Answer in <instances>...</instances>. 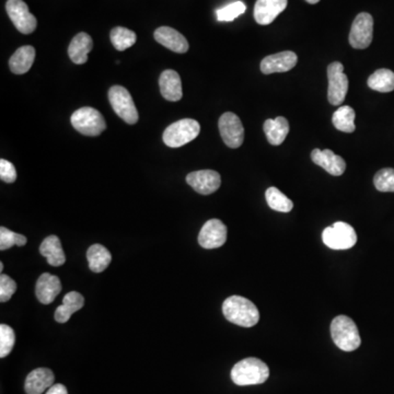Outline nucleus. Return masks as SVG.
Segmentation results:
<instances>
[{"label":"nucleus","mask_w":394,"mask_h":394,"mask_svg":"<svg viewBox=\"0 0 394 394\" xmlns=\"http://www.w3.org/2000/svg\"><path fill=\"white\" fill-rule=\"evenodd\" d=\"M222 313L229 322L244 328H252L259 321L257 306L244 297L231 296L222 304Z\"/></svg>","instance_id":"f257e3e1"},{"label":"nucleus","mask_w":394,"mask_h":394,"mask_svg":"<svg viewBox=\"0 0 394 394\" xmlns=\"http://www.w3.org/2000/svg\"><path fill=\"white\" fill-rule=\"evenodd\" d=\"M270 377L268 365L257 358L242 359L233 366L231 379L237 386H254L264 384Z\"/></svg>","instance_id":"f03ea898"},{"label":"nucleus","mask_w":394,"mask_h":394,"mask_svg":"<svg viewBox=\"0 0 394 394\" xmlns=\"http://www.w3.org/2000/svg\"><path fill=\"white\" fill-rule=\"evenodd\" d=\"M334 344L344 352H353L360 346L359 332L356 323L347 315H337L331 323Z\"/></svg>","instance_id":"7ed1b4c3"},{"label":"nucleus","mask_w":394,"mask_h":394,"mask_svg":"<svg viewBox=\"0 0 394 394\" xmlns=\"http://www.w3.org/2000/svg\"><path fill=\"white\" fill-rule=\"evenodd\" d=\"M201 132V125L192 119H184L173 123L166 128L164 141L168 147L179 148L194 141Z\"/></svg>","instance_id":"20e7f679"},{"label":"nucleus","mask_w":394,"mask_h":394,"mask_svg":"<svg viewBox=\"0 0 394 394\" xmlns=\"http://www.w3.org/2000/svg\"><path fill=\"white\" fill-rule=\"evenodd\" d=\"M70 122L75 130L85 136H99L106 128L104 115L90 106H85L75 112Z\"/></svg>","instance_id":"39448f33"},{"label":"nucleus","mask_w":394,"mask_h":394,"mask_svg":"<svg viewBox=\"0 0 394 394\" xmlns=\"http://www.w3.org/2000/svg\"><path fill=\"white\" fill-rule=\"evenodd\" d=\"M322 240L330 249L348 250L357 242V233L349 224L337 221L324 229Z\"/></svg>","instance_id":"423d86ee"},{"label":"nucleus","mask_w":394,"mask_h":394,"mask_svg":"<svg viewBox=\"0 0 394 394\" xmlns=\"http://www.w3.org/2000/svg\"><path fill=\"white\" fill-rule=\"evenodd\" d=\"M109 100L112 109L127 124L138 122V112L132 95L122 86H113L109 91Z\"/></svg>","instance_id":"0eeeda50"},{"label":"nucleus","mask_w":394,"mask_h":394,"mask_svg":"<svg viewBox=\"0 0 394 394\" xmlns=\"http://www.w3.org/2000/svg\"><path fill=\"white\" fill-rule=\"evenodd\" d=\"M328 99L332 106H339L344 102L348 91V78L344 74V66L339 61H334L328 67Z\"/></svg>","instance_id":"6e6552de"},{"label":"nucleus","mask_w":394,"mask_h":394,"mask_svg":"<svg viewBox=\"0 0 394 394\" xmlns=\"http://www.w3.org/2000/svg\"><path fill=\"white\" fill-rule=\"evenodd\" d=\"M218 127L222 141L229 148L237 149L244 144V125L236 114L233 112L222 114L218 122Z\"/></svg>","instance_id":"1a4fd4ad"},{"label":"nucleus","mask_w":394,"mask_h":394,"mask_svg":"<svg viewBox=\"0 0 394 394\" xmlns=\"http://www.w3.org/2000/svg\"><path fill=\"white\" fill-rule=\"evenodd\" d=\"M6 10L14 27L22 35H31L37 29V18L30 12L23 0H8L6 3Z\"/></svg>","instance_id":"9d476101"},{"label":"nucleus","mask_w":394,"mask_h":394,"mask_svg":"<svg viewBox=\"0 0 394 394\" xmlns=\"http://www.w3.org/2000/svg\"><path fill=\"white\" fill-rule=\"evenodd\" d=\"M373 37V19L371 14L362 12L355 18L349 33L351 46L357 50H365L371 46Z\"/></svg>","instance_id":"9b49d317"},{"label":"nucleus","mask_w":394,"mask_h":394,"mask_svg":"<svg viewBox=\"0 0 394 394\" xmlns=\"http://www.w3.org/2000/svg\"><path fill=\"white\" fill-rule=\"evenodd\" d=\"M227 241V227L219 219H210L203 226L199 235V244L204 249H217Z\"/></svg>","instance_id":"f8f14e48"},{"label":"nucleus","mask_w":394,"mask_h":394,"mask_svg":"<svg viewBox=\"0 0 394 394\" xmlns=\"http://www.w3.org/2000/svg\"><path fill=\"white\" fill-rule=\"evenodd\" d=\"M186 182L197 193L210 195L220 188L221 177L214 170H201L188 175Z\"/></svg>","instance_id":"ddd939ff"},{"label":"nucleus","mask_w":394,"mask_h":394,"mask_svg":"<svg viewBox=\"0 0 394 394\" xmlns=\"http://www.w3.org/2000/svg\"><path fill=\"white\" fill-rule=\"evenodd\" d=\"M297 61L298 57L294 52L285 50L274 55L266 56L261 63V72L265 75L289 72L296 66Z\"/></svg>","instance_id":"4468645a"},{"label":"nucleus","mask_w":394,"mask_h":394,"mask_svg":"<svg viewBox=\"0 0 394 394\" xmlns=\"http://www.w3.org/2000/svg\"><path fill=\"white\" fill-rule=\"evenodd\" d=\"M288 0H257L254 6V19L261 26L272 23L281 14Z\"/></svg>","instance_id":"2eb2a0df"},{"label":"nucleus","mask_w":394,"mask_h":394,"mask_svg":"<svg viewBox=\"0 0 394 394\" xmlns=\"http://www.w3.org/2000/svg\"><path fill=\"white\" fill-rule=\"evenodd\" d=\"M311 159L317 166L326 170V173H330L334 177H339L343 175L346 170V162L342 157L334 154L333 151L330 149H315L311 152Z\"/></svg>","instance_id":"dca6fc26"},{"label":"nucleus","mask_w":394,"mask_h":394,"mask_svg":"<svg viewBox=\"0 0 394 394\" xmlns=\"http://www.w3.org/2000/svg\"><path fill=\"white\" fill-rule=\"evenodd\" d=\"M155 39L159 44L169 48L175 53L184 54L188 50V40L180 32L170 27H161L155 31Z\"/></svg>","instance_id":"f3484780"},{"label":"nucleus","mask_w":394,"mask_h":394,"mask_svg":"<svg viewBox=\"0 0 394 394\" xmlns=\"http://www.w3.org/2000/svg\"><path fill=\"white\" fill-rule=\"evenodd\" d=\"M53 371L48 368H37L28 375L24 384V390L27 394H42L53 386Z\"/></svg>","instance_id":"a211bd4d"},{"label":"nucleus","mask_w":394,"mask_h":394,"mask_svg":"<svg viewBox=\"0 0 394 394\" xmlns=\"http://www.w3.org/2000/svg\"><path fill=\"white\" fill-rule=\"evenodd\" d=\"M159 87L162 97L166 100L177 102L182 99V82L180 75L173 69H168L162 72L159 78Z\"/></svg>","instance_id":"6ab92c4d"},{"label":"nucleus","mask_w":394,"mask_h":394,"mask_svg":"<svg viewBox=\"0 0 394 394\" xmlns=\"http://www.w3.org/2000/svg\"><path fill=\"white\" fill-rule=\"evenodd\" d=\"M61 283L57 276L44 273L39 277L37 283V297L39 302L43 304H50L55 300L57 295L61 293Z\"/></svg>","instance_id":"aec40b11"},{"label":"nucleus","mask_w":394,"mask_h":394,"mask_svg":"<svg viewBox=\"0 0 394 394\" xmlns=\"http://www.w3.org/2000/svg\"><path fill=\"white\" fill-rule=\"evenodd\" d=\"M93 42L90 35L85 32H81L79 35L72 39L69 44L68 55L72 63L81 65L88 61V54L92 50Z\"/></svg>","instance_id":"412c9836"},{"label":"nucleus","mask_w":394,"mask_h":394,"mask_svg":"<svg viewBox=\"0 0 394 394\" xmlns=\"http://www.w3.org/2000/svg\"><path fill=\"white\" fill-rule=\"evenodd\" d=\"M85 298L77 291H70L63 297V304L55 311V320L59 323L68 322L72 313H77L83 307Z\"/></svg>","instance_id":"4be33fe9"},{"label":"nucleus","mask_w":394,"mask_h":394,"mask_svg":"<svg viewBox=\"0 0 394 394\" xmlns=\"http://www.w3.org/2000/svg\"><path fill=\"white\" fill-rule=\"evenodd\" d=\"M40 253L48 259V263L52 266H61L66 262V255L61 248L59 237L48 236L43 240L40 246Z\"/></svg>","instance_id":"5701e85b"},{"label":"nucleus","mask_w":394,"mask_h":394,"mask_svg":"<svg viewBox=\"0 0 394 394\" xmlns=\"http://www.w3.org/2000/svg\"><path fill=\"white\" fill-rule=\"evenodd\" d=\"M263 128L268 143L273 146H279L288 135L289 123L285 117H278L274 119H266Z\"/></svg>","instance_id":"b1692460"},{"label":"nucleus","mask_w":394,"mask_h":394,"mask_svg":"<svg viewBox=\"0 0 394 394\" xmlns=\"http://www.w3.org/2000/svg\"><path fill=\"white\" fill-rule=\"evenodd\" d=\"M35 59V48L30 46H22L14 52V55L11 56L9 67L14 74H26L31 69Z\"/></svg>","instance_id":"393cba45"},{"label":"nucleus","mask_w":394,"mask_h":394,"mask_svg":"<svg viewBox=\"0 0 394 394\" xmlns=\"http://www.w3.org/2000/svg\"><path fill=\"white\" fill-rule=\"evenodd\" d=\"M87 259L89 268L92 272H104L112 261V255L106 246L101 244H93L87 251Z\"/></svg>","instance_id":"a878e982"},{"label":"nucleus","mask_w":394,"mask_h":394,"mask_svg":"<svg viewBox=\"0 0 394 394\" xmlns=\"http://www.w3.org/2000/svg\"><path fill=\"white\" fill-rule=\"evenodd\" d=\"M368 86L378 92H391L394 90V72L390 69H378L368 78Z\"/></svg>","instance_id":"bb28decb"},{"label":"nucleus","mask_w":394,"mask_h":394,"mask_svg":"<svg viewBox=\"0 0 394 394\" xmlns=\"http://www.w3.org/2000/svg\"><path fill=\"white\" fill-rule=\"evenodd\" d=\"M355 117H356V113H355L353 108L348 106H343L334 112L332 123H333L336 130L344 132H353L356 130Z\"/></svg>","instance_id":"cd10ccee"},{"label":"nucleus","mask_w":394,"mask_h":394,"mask_svg":"<svg viewBox=\"0 0 394 394\" xmlns=\"http://www.w3.org/2000/svg\"><path fill=\"white\" fill-rule=\"evenodd\" d=\"M110 37H111L112 44H113L114 48H117L119 52H123V50L130 48L137 41V35H136L135 32L123 27L114 28L111 31Z\"/></svg>","instance_id":"c85d7f7f"},{"label":"nucleus","mask_w":394,"mask_h":394,"mask_svg":"<svg viewBox=\"0 0 394 394\" xmlns=\"http://www.w3.org/2000/svg\"><path fill=\"white\" fill-rule=\"evenodd\" d=\"M265 197H266L268 206L276 212L289 213L294 207V203L285 194L282 193L277 188H268Z\"/></svg>","instance_id":"c756f323"},{"label":"nucleus","mask_w":394,"mask_h":394,"mask_svg":"<svg viewBox=\"0 0 394 394\" xmlns=\"http://www.w3.org/2000/svg\"><path fill=\"white\" fill-rule=\"evenodd\" d=\"M27 241V238L23 235L9 230L8 228H0V250L1 251L10 249L14 246H26Z\"/></svg>","instance_id":"7c9ffc66"},{"label":"nucleus","mask_w":394,"mask_h":394,"mask_svg":"<svg viewBox=\"0 0 394 394\" xmlns=\"http://www.w3.org/2000/svg\"><path fill=\"white\" fill-rule=\"evenodd\" d=\"M246 10V6L242 1H235L216 10V16L220 22L233 21L240 14H244Z\"/></svg>","instance_id":"2f4dec72"},{"label":"nucleus","mask_w":394,"mask_h":394,"mask_svg":"<svg viewBox=\"0 0 394 394\" xmlns=\"http://www.w3.org/2000/svg\"><path fill=\"white\" fill-rule=\"evenodd\" d=\"M373 183L380 192H394V169H381L373 177Z\"/></svg>","instance_id":"473e14b6"},{"label":"nucleus","mask_w":394,"mask_h":394,"mask_svg":"<svg viewBox=\"0 0 394 394\" xmlns=\"http://www.w3.org/2000/svg\"><path fill=\"white\" fill-rule=\"evenodd\" d=\"M16 335L12 328L7 324L0 326V357L5 358L14 348Z\"/></svg>","instance_id":"72a5a7b5"},{"label":"nucleus","mask_w":394,"mask_h":394,"mask_svg":"<svg viewBox=\"0 0 394 394\" xmlns=\"http://www.w3.org/2000/svg\"><path fill=\"white\" fill-rule=\"evenodd\" d=\"M17 290L16 282L8 275L1 274L0 276V302H7L14 296Z\"/></svg>","instance_id":"f704fd0d"},{"label":"nucleus","mask_w":394,"mask_h":394,"mask_svg":"<svg viewBox=\"0 0 394 394\" xmlns=\"http://www.w3.org/2000/svg\"><path fill=\"white\" fill-rule=\"evenodd\" d=\"M0 179L6 183H14L17 180L16 168L6 159L0 160Z\"/></svg>","instance_id":"c9c22d12"},{"label":"nucleus","mask_w":394,"mask_h":394,"mask_svg":"<svg viewBox=\"0 0 394 394\" xmlns=\"http://www.w3.org/2000/svg\"><path fill=\"white\" fill-rule=\"evenodd\" d=\"M46 394H68V391H67L66 386L57 384L50 386Z\"/></svg>","instance_id":"e433bc0d"},{"label":"nucleus","mask_w":394,"mask_h":394,"mask_svg":"<svg viewBox=\"0 0 394 394\" xmlns=\"http://www.w3.org/2000/svg\"><path fill=\"white\" fill-rule=\"evenodd\" d=\"M307 3H311V5H315V3H319L320 0H306Z\"/></svg>","instance_id":"4c0bfd02"},{"label":"nucleus","mask_w":394,"mask_h":394,"mask_svg":"<svg viewBox=\"0 0 394 394\" xmlns=\"http://www.w3.org/2000/svg\"><path fill=\"white\" fill-rule=\"evenodd\" d=\"M0 270H1V272H3V263H0Z\"/></svg>","instance_id":"58836bf2"}]
</instances>
